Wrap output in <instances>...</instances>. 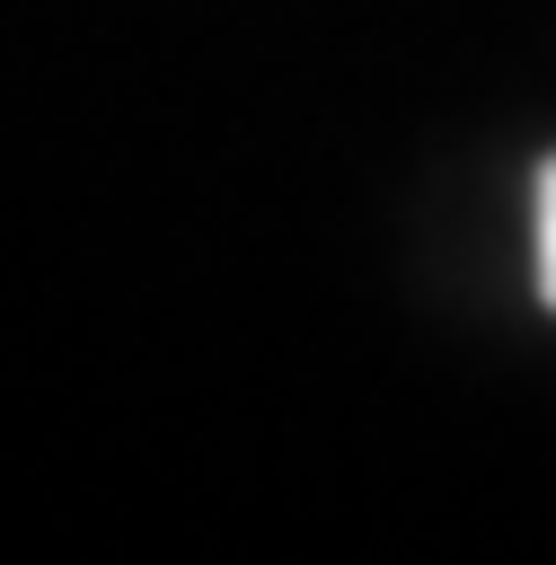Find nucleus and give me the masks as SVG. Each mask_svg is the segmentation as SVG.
Here are the masks:
<instances>
[{
	"label": "nucleus",
	"instance_id": "nucleus-1",
	"mask_svg": "<svg viewBox=\"0 0 556 565\" xmlns=\"http://www.w3.org/2000/svg\"><path fill=\"white\" fill-rule=\"evenodd\" d=\"M538 291L556 309V159L538 168Z\"/></svg>",
	"mask_w": 556,
	"mask_h": 565
}]
</instances>
